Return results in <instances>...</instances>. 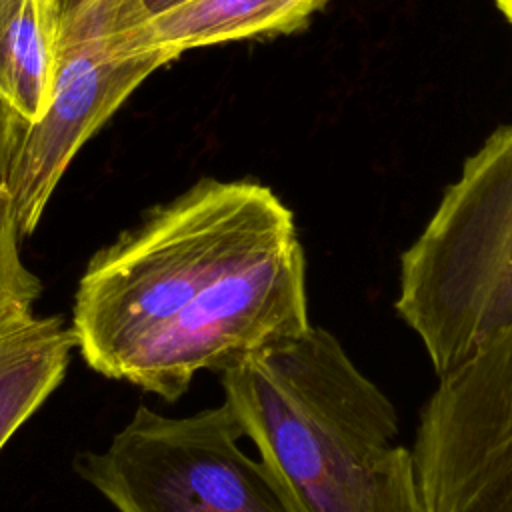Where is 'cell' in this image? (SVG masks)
Masks as SVG:
<instances>
[{
	"label": "cell",
	"mask_w": 512,
	"mask_h": 512,
	"mask_svg": "<svg viewBox=\"0 0 512 512\" xmlns=\"http://www.w3.org/2000/svg\"><path fill=\"white\" fill-rule=\"evenodd\" d=\"M394 310L438 378L512 324V124L464 162L402 252Z\"/></svg>",
	"instance_id": "cell-3"
},
{
	"label": "cell",
	"mask_w": 512,
	"mask_h": 512,
	"mask_svg": "<svg viewBox=\"0 0 512 512\" xmlns=\"http://www.w3.org/2000/svg\"><path fill=\"white\" fill-rule=\"evenodd\" d=\"M76 336L60 316L32 306L0 312V450L60 386Z\"/></svg>",
	"instance_id": "cell-7"
},
{
	"label": "cell",
	"mask_w": 512,
	"mask_h": 512,
	"mask_svg": "<svg viewBox=\"0 0 512 512\" xmlns=\"http://www.w3.org/2000/svg\"><path fill=\"white\" fill-rule=\"evenodd\" d=\"M310 326L290 208L264 184L206 178L100 248L74 294L84 362L162 400Z\"/></svg>",
	"instance_id": "cell-1"
},
{
	"label": "cell",
	"mask_w": 512,
	"mask_h": 512,
	"mask_svg": "<svg viewBox=\"0 0 512 512\" xmlns=\"http://www.w3.org/2000/svg\"><path fill=\"white\" fill-rule=\"evenodd\" d=\"M32 122L0 94V186H8Z\"/></svg>",
	"instance_id": "cell-11"
},
{
	"label": "cell",
	"mask_w": 512,
	"mask_h": 512,
	"mask_svg": "<svg viewBox=\"0 0 512 512\" xmlns=\"http://www.w3.org/2000/svg\"><path fill=\"white\" fill-rule=\"evenodd\" d=\"M18 224L8 188L0 186V312L12 306H32L42 294L40 278L30 272L18 252Z\"/></svg>",
	"instance_id": "cell-10"
},
{
	"label": "cell",
	"mask_w": 512,
	"mask_h": 512,
	"mask_svg": "<svg viewBox=\"0 0 512 512\" xmlns=\"http://www.w3.org/2000/svg\"><path fill=\"white\" fill-rule=\"evenodd\" d=\"M186 2H190V0H142L144 10L148 12L150 18L160 16V14H164V12L172 10V8H178V6L186 4Z\"/></svg>",
	"instance_id": "cell-12"
},
{
	"label": "cell",
	"mask_w": 512,
	"mask_h": 512,
	"mask_svg": "<svg viewBox=\"0 0 512 512\" xmlns=\"http://www.w3.org/2000/svg\"><path fill=\"white\" fill-rule=\"evenodd\" d=\"M224 400L300 512H424L388 396L318 326L220 374Z\"/></svg>",
	"instance_id": "cell-2"
},
{
	"label": "cell",
	"mask_w": 512,
	"mask_h": 512,
	"mask_svg": "<svg viewBox=\"0 0 512 512\" xmlns=\"http://www.w3.org/2000/svg\"><path fill=\"white\" fill-rule=\"evenodd\" d=\"M52 100L32 124L8 180L20 236H30L82 144L128 94L174 60L142 42L150 20L142 0H54Z\"/></svg>",
	"instance_id": "cell-5"
},
{
	"label": "cell",
	"mask_w": 512,
	"mask_h": 512,
	"mask_svg": "<svg viewBox=\"0 0 512 512\" xmlns=\"http://www.w3.org/2000/svg\"><path fill=\"white\" fill-rule=\"evenodd\" d=\"M54 66V0H0V94L32 124L50 106Z\"/></svg>",
	"instance_id": "cell-9"
},
{
	"label": "cell",
	"mask_w": 512,
	"mask_h": 512,
	"mask_svg": "<svg viewBox=\"0 0 512 512\" xmlns=\"http://www.w3.org/2000/svg\"><path fill=\"white\" fill-rule=\"evenodd\" d=\"M328 0H190L142 28V42L178 58L184 50L242 38L290 34Z\"/></svg>",
	"instance_id": "cell-8"
},
{
	"label": "cell",
	"mask_w": 512,
	"mask_h": 512,
	"mask_svg": "<svg viewBox=\"0 0 512 512\" xmlns=\"http://www.w3.org/2000/svg\"><path fill=\"white\" fill-rule=\"evenodd\" d=\"M412 454L424 512H512V324L438 378Z\"/></svg>",
	"instance_id": "cell-6"
},
{
	"label": "cell",
	"mask_w": 512,
	"mask_h": 512,
	"mask_svg": "<svg viewBox=\"0 0 512 512\" xmlns=\"http://www.w3.org/2000/svg\"><path fill=\"white\" fill-rule=\"evenodd\" d=\"M224 400L190 416L140 404L104 450L74 458L76 474L118 512H300Z\"/></svg>",
	"instance_id": "cell-4"
},
{
	"label": "cell",
	"mask_w": 512,
	"mask_h": 512,
	"mask_svg": "<svg viewBox=\"0 0 512 512\" xmlns=\"http://www.w3.org/2000/svg\"><path fill=\"white\" fill-rule=\"evenodd\" d=\"M496 6L502 10V14L512 22V0H496Z\"/></svg>",
	"instance_id": "cell-13"
}]
</instances>
